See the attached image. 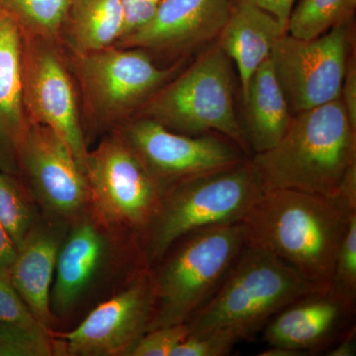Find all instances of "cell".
<instances>
[{
    "label": "cell",
    "instance_id": "obj_3",
    "mask_svg": "<svg viewBox=\"0 0 356 356\" xmlns=\"http://www.w3.org/2000/svg\"><path fill=\"white\" fill-rule=\"evenodd\" d=\"M317 288L275 255L245 245L221 285L189 321V334L221 332L238 343Z\"/></svg>",
    "mask_w": 356,
    "mask_h": 356
},
{
    "label": "cell",
    "instance_id": "obj_2",
    "mask_svg": "<svg viewBox=\"0 0 356 356\" xmlns=\"http://www.w3.org/2000/svg\"><path fill=\"white\" fill-rule=\"evenodd\" d=\"M296 114L282 139L250 161L262 191L337 196L344 175L356 163V131L343 102L339 98Z\"/></svg>",
    "mask_w": 356,
    "mask_h": 356
},
{
    "label": "cell",
    "instance_id": "obj_36",
    "mask_svg": "<svg viewBox=\"0 0 356 356\" xmlns=\"http://www.w3.org/2000/svg\"><path fill=\"white\" fill-rule=\"evenodd\" d=\"M259 356H300L305 355L300 351L280 348V346H269V348L259 353Z\"/></svg>",
    "mask_w": 356,
    "mask_h": 356
},
{
    "label": "cell",
    "instance_id": "obj_33",
    "mask_svg": "<svg viewBox=\"0 0 356 356\" xmlns=\"http://www.w3.org/2000/svg\"><path fill=\"white\" fill-rule=\"evenodd\" d=\"M17 254V248L0 220V270L8 273Z\"/></svg>",
    "mask_w": 356,
    "mask_h": 356
},
{
    "label": "cell",
    "instance_id": "obj_17",
    "mask_svg": "<svg viewBox=\"0 0 356 356\" xmlns=\"http://www.w3.org/2000/svg\"><path fill=\"white\" fill-rule=\"evenodd\" d=\"M69 226V222L48 214L37 218L8 270L16 291L47 329H51L55 320L51 310V286Z\"/></svg>",
    "mask_w": 356,
    "mask_h": 356
},
{
    "label": "cell",
    "instance_id": "obj_9",
    "mask_svg": "<svg viewBox=\"0 0 356 356\" xmlns=\"http://www.w3.org/2000/svg\"><path fill=\"white\" fill-rule=\"evenodd\" d=\"M154 308L151 266L131 276L123 289L105 300L76 329L51 332L60 341L58 353L72 356L128 355L149 331Z\"/></svg>",
    "mask_w": 356,
    "mask_h": 356
},
{
    "label": "cell",
    "instance_id": "obj_32",
    "mask_svg": "<svg viewBox=\"0 0 356 356\" xmlns=\"http://www.w3.org/2000/svg\"><path fill=\"white\" fill-rule=\"evenodd\" d=\"M274 16L287 31L288 20L295 0H248Z\"/></svg>",
    "mask_w": 356,
    "mask_h": 356
},
{
    "label": "cell",
    "instance_id": "obj_25",
    "mask_svg": "<svg viewBox=\"0 0 356 356\" xmlns=\"http://www.w3.org/2000/svg\"><path fill=\"white\" fill-rule=\"evenodd\" d=\"M51 332L0 321V356L54 355L58 348Z\"/></svg>",
    "mask_w": 356,
    "mask_h": 356
},
{
    "label": "cell",
    "instance_id": "obj_34",
    "mask_svg": "<svg viewBox=\"0 0 356 356\" xmlns=\"http://www.w3.org/2000/svg\"><path fill=\"white\" fill-rule=\"evenodd\" d=\"M337 196L346 201L356 209V163L348 168L343 181L339 185Z\"/></svg>",
    "mask_w": 356,
    "mask_h": 356
},
{
    "label": "cell",
    "instance_id": "obj_10",
    "mask_svg": "<svg viewBox=\"0 0 356 356\" xmlns=\"http://www.w3.org/2000/svg\"><path fill=\"white\" fill-rule=\"evenodd\" d=\"M19 175L44 214L72 222L89 209L86 173L62 138L40 122H29L18 156Z\"/></svg>",
    "mask_w": 356,
    "mask_h": 356
},
{
    "label": "cell",
    "instance_id": "obj_6",
    "mask_svg": "<svg viewBox=\"0 0 356 356\" xmlns=\"http://www.w3.org/2000/svg\"><path fill=\"white\" fill-rule=\"evenodd\" d=\"M89 210L103 226L140 241L158 213L163 191L124 137L103 140L86 159Z\"/></svg>",
    "mask_w": 356,
    "mask_h": 356
},
{
    "label": "cell",
    "instance_id": "obj_13",
    "mask_svg": "<svg viewBox=\"0 0 356 356\" xmlns=\"http://www.w3.org/2000/svg\"><path fill=\"white\" fill-rule=\"evenodd\" d=\"M90 210L70 222L51 291L54 317H65L95 284L113 257V234Z\"/></svg>",
    "mask_w": 356,
    "mask_h": 356
},
{
    "label": "cell",
    "instance_id": "obj_14",
    "mask_svg": "<svg viewBox=\"0 0 356 356\" xmlns=\"http://www.w3.org/2000/svg\"><path fill=\"white\" fill-rule=\"evenodd\" d=\"M355 309L331 286L318 287L278 312L264 327V341L304 355L324 350L353 327Z\"/></svg>",
    "mask_w": 356,
    "mask_h": 356
},
{
    "label": "cell",
    "instance_id": "obj_11",
    "mask_svg": "<svg viewBox=\"0 0 356 356\" xmlns=\"http://www.w3.org/2000/svg\"><path fill=\"white\" fill-rule=\"evenodd\" d=\"M163 192L178 182L238 165L240 152L211 136L188 137L151 118L134 122L124 136Z\"/></svg>",
    "mask_w": 356,
    "mask_h": 356
},
{
    "label": "cell",
    "instance_id": "obj_8",
    "mask_svg": "<svg viewBox=\"0 0 356 356\" xmlns=\"http://www.w3.org/2000/svg\"><path fill=\"white\" fill-rule=\"evenodd\" d=\"M348 28L339 23L317 38L282 35L270 60L276 79L295 113L339 99L348 63Z\"/></svg>",
    "mask_w": 356,
    "mask_h": 356
},
{
    "label": "cell",
    "instance_id": "obj_20",
    "mask_svg": "<svg viewBox=\"0 0 356 356\" xmlns=\"http://www.w3.org/2000/svg\"><path fill=\"white\" fill-rule=\"evenodd\" d=\"M243 100L248 146L255 154L267 151L282 139L293 118L269 58L255 70Z\"/></svg>",
    "mask_w": 356,
    "mask_h": 356
},
{
    "label": "cell",
    "instance_id": "obj_12",
    "mask_svg": "<svg viewBox=\"0 0 356 356\" xmlns=\"http://www.w3.org/2000/svg\"><path fill=\"white\" fill-rule=\"evenodd\" d=\"M144 51L104 50L81 54L79 74L93 109L114 120L158 89L172 74Z\"/></svg>",
    "mask_w": 356,
    "mask_h": 356
},
{
    "label": "cell",
    "instance_id": "obj_7",
    "mask_svg": "<svg viewBox=\"0 0 356 356\" xmlns=\"http://www.w3.org/2000/svg\"><path fill=\"white\" fill-rule=\"evenodd\" d=\"M228 56L218 43L147 103V118L188 134L216 131L243 151L248 146L234 109Z\"/></svg>",
    "mask_w": 356,
    "mask_h": 356
},
{
    "label": "cell",
    "instance_id": "obj_22",
    "mask_svg": "<svg viewBox=\"0 0 356 356\" xmlns=\"http://www.w3.org/2000/svg\"><path fill=\"white\" fill-rule=\"evenodd\" d=\"M355 4L356 0H302L290 14L287 33L298 39L317 38L348 20Z\"/></svg>",
    "mask_w": 356,
    "mask_h": 356
},
{
    "label": "cell",
    "instance_id": "obj_24",
    "mask_svg": "<svg viewBox=\"0 0 356 356\" xmlns=\"http://www.w3.org/2000/svg\"><path fill=\"white\" fill-rule=\"evenodd\" d=\"M72 0H0V9L18 23L55 33L70 10Z\"/></svg>",
    "mask_w": 356,
    "mask_h": 356
},
{
    "label": "cell",
    "instance_id": "obj_4",
    "mask_svg": "<svg viewBox=\"0 0 356 356\" xmlns=\"http://www.w3.org/2000/svg\"><path fill=\"white\" fill-rule=\"evenodd\" d=\"M245 248L241 222L199 229L172 245L152 269L154 308L149 330L188 323L221 285Z\"/></svg>",
    "mask_w": 356,
    "mask_h": 356
},
{
    "label": "cell",
    "instance_id": "obj_5",
    "mask_svg": "<svg viewBox=\"0 0 356 356\" xmlns=\"http://www.w3.org/2000/svg\"><path fill=\"white\" fill-rule=\"evenodd\" d=\"M262 193L254 165L248 161L188 178L166 189L143 238L149 266L193 232L242 222Z\"/></svg>",
    "mask_w": 356,
    "mask_h": 356
},
{
    "label": "cell",
    "instance_id": "obj_30",
    "mask_svg": "<svg viewBox=\"0 0 356 356\" xmlns=\"http://www.w3.org/2000/svg\"><path fill=\"white\" fill-rule=\"evenodd\" d=\"M161 1L163 0H121L125 13V26L121 39L146 24L153 17Z\"/></svg>",
    "mask_w": 356,
    "mask_h": 356
},
{
    "label": "cell",
    "instance_id": "obj_26",
    "mask_svg": "<svg viewBox=\"0 0 356 356\" xmlns=\"http://www.w3.org/2000/svg\"><path fill=\"white\" fill-rule=\"evenodd\" d=\"M331 287L346 301L356 300V213L351 215L348 228L337 252Z\"/></svg>",
    "mask_w": 356,
    "mask_h": 356
},
{
    "label": "cell",
    "instance_id": "obj_18",
    "mask_svg": "<svg viewBox=\"0 0 356 356\" xmlns=\"http://www.w3.org/2000/svg\"><path fill=\"white\" fill-rule=\"evenodd\" d=\"M19 23L0 9V170L19 175L25 115L24 51Z\"/></svg>",
    "mask_w": 356,
    "mask_h": 356
},
{
    "label": "cell",
    "instance_id": "obj_31",
    "mask_svg": "<svg viewBox=\"0 0 356 356\" xmlns=\"http://www.w3.org/2000/svg\"><path fill=\"white\" fill-rule=\"evenodd\" d=\"M339 98L348 114L351 127L356 131V70L355 65L351 63L346 67Z\"/></svg>",
    "mask_w": 356,
    "mask_h": 356
},
{
    "label": "cell",
    "instance_id": "obj_35",
    "mask_svg": "<svg viewBox=\"0 0 356 356\" xmlns=\"http://www.w3.org/2000/svg\"><path fill=\"white\" fill-rule=\"evenodd\" d=\"M355 325H353L346 334H343L336 346H332L331 350L327 351L330 356H353L355 355L356 350Z\"/></svg>",
    "mask_w": 356,
    "mask_h": 356
},
{
    "label": "cell",
    "instance_id": "obj_23",
    "mask_svg": "<svg viewBox=\"0 0 356 356\" xmlns=\"http://www.w3.org/2000/svg\"><path fill=\"white\" fill-rule=\"evenodd\" d=\"M17 178L0 170V220L18 248L37 216L32 196Z\"/></svg>",
    "mask_w": 356,
    "mask_h": 356
},
{
    "label": "cell",
    "instance_id": "obj_28",
    "mask_svg": "<svg viewBox=\"0 0 356 356\" xmlns=\"http://www.w3.org/2000/svg\"><path fill=\"white\" fill-rule=\"evenodd\" d=\"M0 321L27 329L50 331L33 315L14 288L8 273L2 270H0Z\"/></svg>",
    "mask_w": 356,
    "mask_h": 356
},
{
    "label": "cell",
    "instance_id": "obj_19",
    "mask_svg": "<svg viewBox=\"0 0 356 356\" xmlns=\"http://www.w3.org/2000/svg\"><path fill=\"white\" fill-rule=\"evenodd\" d=\"M280 21L248 0H238L220 34L222 51L235 60L243 97L255 70L269 58L276 40L286 34Z\"/></svg>",
    "mask_w": 356,
    "mask_h": 356
},
{
    "label": "cell",
    "instance_id": "obj_15",
    "mask_svg": "<svg viewBox=\"0 0 356 356\" xmlns=\"http://www.w3.org/2000/svg\"><path fill=\"white\" fill-rule=\"evenodd\" d=\"M25 103L37 122L65 140L86 173L88 152L79 123L76 95L64 65L55 53L39 51L24 64Z\"/></svg>",
    "mask_w": 356,
    "mask_h": 356
},
{
    "label": "cell",
    "instance_id": "obj_29",
    "mask_svg": "<svg viewBox=\"0 0 356 356\" xmlns=\"http://www.w3.org/2000/svg\"><path fill=\"white\" fill-rule=\"evenodd\" d=\"M238 341L221 332L189 334L170 356H224L228 355Z\"/></svg>",
    "mask_w": 356,
    "mask_h": 356
},
{
    "label": "cell",
    "instance_id": "obj_16",
    "mask_svg": "<svg viewBox=\"0 0 356 356\" xmlns=\"http://www.w3.org/2000/svg\"><path fill=\"white\" fill-rule=\"evenodd\" d=\"M234 0H163L146 24L121 39L130 48L187 49L220 36Z\"/></svg>",
    "mask_w": 356,
    "mask_h": 356
},
{
    "label": "cell",
    "instance_id": "obj_1",
    "mask_svg": "<svg viewBox=\"0 0 356 356\" xmlns=\"http://www.w3.org/2000/svg\"><path fill=\"white\" fill-rule=\"evenodd\" d=\"M355 208L339 196L264 191L243 218L245 245L277 257L304 280L331 286L337 252Z\"/></svg>",
    "mask_w": 356,
    "mask_h": 356
},
{
    "label": "cell",
    "instance_id": "obj_27",
    "mask_svg": "<svg viewBox=\"0 0 356 356\" xmlns=\"http://www.w3.org/2000/svg\"><path fill=\"white\" fill-rule=\"evenodd\" d=\"M188 334V323L149 330L136 343L128 355L170 356Z\"/></svg>",
    "mask_w": 356,
    "mask_h": 356
},
{
    "label": "cell",
    "instance_id": "obj_21",
    "mask_svg": "<svg viewBox=\"0 0 356 356\" xmlns=\"http://www.w3.org/2000/svg\"><path fill=\"white\" fill-rule=\"evenodd\" d=\"M72 36L81 54L104 50L123 36L121 0H72Z\"/></svg>",
    "mask_w": 356,
    "mask_h": 356
}]
</instances>
